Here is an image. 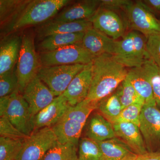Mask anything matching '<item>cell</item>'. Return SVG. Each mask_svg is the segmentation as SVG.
Instances as JSON below:
<instances>
[{
  "label": "cell",
  "instance_id": "obj_1",
  "mask_svg": "<svg viewBox=\"0 0 160 160\" xmlns=\"http://www.w3.org/2000/svg\"><path fill=\"white\" fill-rule=\"evenodd\" d=\"M126 68L114 59L112 55L103 54L92 61V78L86 100L97 103L116 90L126 78Z\"/></svg>",
  "mask_w": 160,
  "mask_h": 160
},
{
  "label": "cell",
  "instance_id": "obj_2",
  "mask_svg": "<svg viewBox=\"0 0 160 160\" xmlns=\"http://www.w3.org/2000/svg\"><path fill=\"white\" fill-rule=\"evenodd\" d=\"M96 107V103L86 99L76 106H70L62 118L51 127L58 142L78 145L87 120Z\"/></svg>",
  "mask_w": 160,
  "mask_h": 160
},
{
  "label": "cell",
  "instance_id": "obj_3",
  "mask_svg": "<svg viewBox=\"0 0 160 160\" xmlns=\"http://www.w3.org/2000/svg\"><path fill=\"white\" fill-rule=\"evenodd\" d=\"M69 2V0H30L7 27V31L14 32L28 26L45 22L54 17Z\"/></svg>",
  "mask_w": 160,
  "mask_h": 160
},
{
  "label": "cell",
  "instance_id": "obj_4",
  "mask_svg": "<svg viewBox=\"0 0 160 160\" xmlns=\"http://www.w3.org/2000/svg\"><path fill=\"white\" fill-rule=\"evenodd\" d=\"M146 41V37L138 32H130L117 41L112 56L126 68L141 67L151 59L147 51Z\"/></svg>",
  "mask_w": 160,
  "mask_h": 160
},
{
  "label": "cell",
  "instance_id": "obj_5",
  "mask_svg": "<svg viewBox=\"0 0 160 160\" xmlns=\"http://www.w3.org/2000/svg\"><path fill=\"white\" fill-rule=\"evenodd\" d=\"M33 34L30 32L24 34L16 66L19 91L22 93L27 85L37 76L42 65L39 56L37 53Z\"/></svg>",
  "mask_w": 160,
  "mask_h": 160
},
{
  "label": "cell",
  "instance_id": "obj_6",
  "mask_svg": "<svg viewBox=\"0 0 160 160\" xmlns=\"http://www.w3.org/2000/svg\"><path fill=\"white\" fill-rule=\"evenodd\" d=\"M85 66L75 64L42 66L37 76L56 97L64 93L72 80L82 70Z\"/></svg>",
  "mask_w": 160,
  "mask_h": 160
},
{
  "label": "cell",
  "instance_id": "obj_7",
  "mask_svg": "<svg viewBox=\"0 0 160 160\" xmlns=\"http://www.w3.org/2000/svg\"><path fill=\"white\" fill-rule=\"evenodd\" d=\"M42 66L82 64L87 65L94 59L93 56L82 44L70 45L52 51L40 52Z\"/></svg>",
  "mask_w": 160,
  "mask_h": 160
},
{
  "label": "cell",
  "instance_id": "obj_8",
  "mask_svg": "<svg viewBox=\"0 0 160 160\" xmlns=\"http://www.w3.org/2000/svg\"><path fill=\"white\" fill-rule=\"evenodd\" d=\"M57 142L50 127L38 129L24 140L16 160H43L46 153Z\"/></svg>",
  "mask_w": 160,
  "mask_h": 160
},
{
  "label": "cell",
  "instance_id": "obj_9",
  "mask_svg": "<svg viewBox=\"0 0 160 160\" xmlns=\"http://www.w3.org/2000/svg\"><path fill=\"white\" fill-rule=\"evenodd\" d=\"M157 106L156 102L144 104L140 115V131L149 152L160 148V110Z\"/></svg>",
  "mask_w": 160,
  "mask_h": 160
},
{
  "label": "cell",
  "instance_id": "obj_10",
  "mask_svg": "<svg viewBox=\"0 0 160 160\" xmlns=\"http://www.w3.org/2000/svg\"><path fill=\"white\" fill-rule=\"evenodd\" d=\"M20 131L30 135L34 131L33 119L28 103L19 91L9 96V103L3 114Z\"/></svg>",
  "mask_w": 160,
  "mask_h": 160
},
{
  "label": "cell",
  "instance_id": "obj_11",
  "mask_svg": "<svg viewBox=\"0 0 160 160\" xmlns=\"http://www.w3.org/2000/svg\"><path fill=\"white\" fill-rule=\"evenodd\" d=\"M129 23L135 31L146 38L160 33V21L142 2L131 3L126 9Z\"/></svg>",
  "mask_w": 160,
  "mask_h": 160
},
{
  "label": "cell",
  "instance_id": "obj_12",
  "mask_svg": "<svg viewBox=\"0 0 160 160\" xmlns=\"http://www.w3.org/2000/svg\"><path fill=\"white\" fill-rule=\"evenodd\" d=\"M94 29L112 39L123 37L125 27L123 21L113 10L100 6L94 15L89 19Z\"/></svg>",
  "mask_w": 160,
  "mask_h": 160
},
{
  "label": "cell",
  "instance_id": "obj_13",
  "mask_svg": "<svg viewBox=\"0 0 160 160\" xmlns=\"http://www.w3.org/2000/svg\"><path fill=\"white\" fill-rule=\"evenodd\" d=\"M22 94L28 103L33 117L49 105L55 98L38 76L27 85Z\"/></svg>",
  "mask_w": 160,
  "mask_h": 160
},
{
  "label": "cell",
  "instance_id": "obj_14",
  "mask_svg": "<svg viewBox=\"0 0 160 160\" xmlns=\"http://www.w3.org/2000/svg\"><path fill=\"white\" fill-rule=\"evenodd\" d=\"M92 78V62L86 65L72 80L63 95L70 106H75L87 98Z\"/></svg>",
  "mask_w": 160,
  "mask_h": 160
},
{
  "label": "cell",
  "instance_id": "obj_15",
  "mask_svg": "<svg viewBox=\"0 0 160 160\" xmlns=\"http://www.w3.org/2000/svg\"><path fill=\"white\" fill-rule=\"evenodd\" d=\"M70 106L63 94L55 98L49 105L34 116V131L54 126L62 118Z\"/></svg>",
  "mask_w": 160,
  "mask_h": 160
},
{
  "label": "cell",
  "instance_id": "obj_16",
  "mask_svg": "<svg viewBox=\"0 0 160 160\" xmlns=\"http://www.w3.org/2000/svg\"><path fill=\"white\" fill-rule=\"evenodd\" d=\"M100 6V1L86 0L80 1L62 10L50 22H69L81 20H89L94 15Z\"/></svg>",
  "mask_w": 160,
  "mask_h": 160
},
{
  "label": "cell",
  "instance_id": "obj_17",
  "mask_svg": "<svg viewBox=\"0 0 160 160\" xmlns=\"http://www.w3.org/2000/svg\"><path fill=\"white\" fill-rule=\"evenodd\" d=\"M116 42L117 40L92 27L85 32L82 44L92 56L96 57L106 53L112 55Z\"/></svg>",
  "mask_w": 160,
  "mask_h": 160
},
{
  "label": "cell",
  "instance_id": "obj_18",
  "mask_svg": "<svg viewBox=\"0 0 160 160\" xmlns=\"http://www.w3.org/2000/svg\"><path fill=\"white\" fill-rule=\"evenodd\" d=\"M85 127L86 138L96 142L117 137L113 125L98 112L90 114Z\"/></svg>",
  "mask_w": 160,
  "mask_h": 160
},
{
  "label": "cell",
  "instance_id": "obj_19",
  "mask_svg": "<svg viewBox=\"0 0 160 160\" xmlns=\"http://www.w3.org/2000/svg\"><path fill=\"white\" fill-rule=\"evenodd\" d=\"M117 137L128 145L138 156L148 152L139 127L132 123L121 122L113 124Z\"/></svg>",
  "mask_w": 160,
  "mask_h": 160
},
{
  "label": "cell",
  "instance_id": "obj_20",
  "mask_svg": "<svg viewBox=\"0 0 160 160\" xmlns=\"http://www.w3.org/2000/svg\"><path fill=\"white\" fill-rule=\"evenodd\" d=\"M89 20H81L69 22H49L38 30V37L41 40L49 36L61 33L86 32L92 28Z\"/></svg>",
  "mask_w": 160,
  "mask_h": 160
},
{
  "label": "cell",
  "instance_id": "obj_21",
  "mask_svg": "<svg viewBox=\"0 0 160 160\" xmlns=\"http://www.w3.org/2000/svg\"><path fill=\"white\" fill-rule=\"evenodd\" d=\"M97 143L102 153L103 160H135L138 157L119 138L116 137Z\"/></svg>",
  "mask_w": 160,
  "mask_h": 160
},
{
  "label": "cell",
  "instance_id": "obj_22",
  "mask_svg": "<svg viewBox=\"0 0 160 160\" xmlns=\"http://www.w3.org/2000/svg\"><path fill=\"white\" fill-rule=\"evenodd\" d=\"M126 78L144 100L145 104L156 102L150 76L144 65L128 70Z\"/></svg>",
  "mask_w": 160,
  "mask_h": 160
},
{
  "label": "cell",
  "instance_id": "obj_23",
  "mask_svg": "<svg viewBox=\"0 0 160 160\" xmlns=\"http://www.w3.org/2000/svg\"><path fill=\"white\" fill-rule=\"evenodd\" d=\"M22 43V37L14 36L1 43L0 75L14 69L17 63Z\"/></svg>",
  "mask_w": 160,
  "mask_h": 160
},
{
  "label": "cell",
  "instance_id": "obj_24",
  "mask_svg": "<svg viewBox=\"0 0 160 160\" xmlns=\"http://www.w3.org/2000/svg\"><path fill=\"white\" fill-rule=\"evenodd\" d=\"M85 32L61 33L49 36L39 43L41 52L52 51L70 45L82 44Z\"/></svg>",
  "mask_w": 160,
  "mask_h": 160
},
{
  "label": "cell",
  "instance_id": "obj_25",
  "mask_svg": "<svg viewBox=\"0 0 160 160\" xmlns=\"http://www.w3.org/2000/svg\"><path fill=\"white\" fill-rule=\"evenodd\" d=\"M30 0H1V26L7 27L17 17L20 12L27 6Z\"/></svg>",
  "mask_w": 160,
  "mask_h": 160
},
{
  "label": "cell",
  "instance_id": "obj_26",
  "mask_svg": "<svg viewBox=\"0 0 160 160\" xmlns=\"http://www.w3.org/2000/svg\"><path fill=\"white\" fill-rule=\"evenodd\" d=\"M122 109L116 91L103 98L97 104V110L112 125Z\"/></svg>",
  "mask_w": 160,
  "mask_h": 160
},
{
  "label": "cell",
  "instance_id": "obj_27",
  "mask_svg": "<svg viewBox=\"0 0 160 160\" xmlns=\"http://www.w3.org/2000/svg\"><path fill=\"white\" fill-rule=\"evenodd\" d=\"M78 145L57 142L46 153L43 160H78Z\"/></svg>",
  "mask_w": 160,
  "mask_h": 160
},
{
  "label": "cell",
  "instance_id": "obj_28",
  "mask_svg": "<svg viewBox=\"0 0 160 160\" xmlns=\"http://www.w3.org/2000/svg\"><path fill=\"white\" fill-rule=\"evenodd\" d=\"M123 108L139 104L144 106L145 101L140 96L131 83L126 78L116 90Z\"/></svg>",
  "mask_w": 160,
  "mask_h": 160
},
{
  "label": "cell",
  "instance_id": "obj_29",
  "mask_svg": "<svg viewBox=\"0 0 160 160\" xmlns=\"http://www.w3.org/2000/svg\"><path fill=\"white\" fill-rule=\"evenodd\" d=\"M78 160H103L97 142L87 138H81L78 148Z\"/></svg>",
  "mask_w": 160,
  "mask_h": 160
},
{
  "label": "cell",
  "instance_id": "obj_30",
  "mask_svg": "<svg viewBox=\"0 0 160 160\" xmlns=\"http://www.w3.org/2000/svg\"><path fill=\"white\" fill-rule=\"evenodd\" d=\"M24 140L1 137L0 160H16Z\"/></svg>",
  "mask_w": 160,
  "mask_h": 160
},
{
  "label": "cell",
  "instance_id": "obj_31",
  "mask_svg": "<svg viewBox=\"0 0 160 160\" xmlns=\"http://www.w3.org/2000/svg\"><path fill=\"white\" fill-rule=\"evenodd\" d=\"M17 91H19V86L16 69L0 75V98L8 96Z\"/></svg>",
  "mask_w": 160,
  "mask_h": 160
},
{
  "label": "cell",
  "instance_id": "obj_32",
  "mask_svg": "<svg viewBox=\"0 0 160 160\" xmlns=\"http://www.w3.org/2000/svg\"><path fill=\"white\" fill-rule=\"evenodd\" d=\"M144 66L150 76L154 99L158 106H160V69L152 59Z\"/></svg>",
  "mask_w": 160,
  "mask_h": 160
},
{
  "label": "cell",
  "instance_id": "obj_33",
  "mask_svg": "<svg viewBox=\"0 0 160 160\" xmlns=\"http://www.w3.org/2000/svg\"><path fill=\"white\" fill-rule=\"evenodd\" d=\"M143 106L141 104H135L123 108L113 124L121 122L132 123L139 127L140 115Z\"/></svg>",
  "mask_w": 160,
  "mask_h": 160
},
{
  "label": "cell",
  "instance_id": "obj_34",
  "mask_svg": "<svg viewBox=\"0 0 160 160\" xmlns=\"http://www.w3.org/2000/svg\"><path fill=\"white\" fill-rule=\"evenodd\" d=\"M0 135L3 137L22 140L28 137L17 129L6 116L0 118Z\"/></svg>",
  "mask_w": 160,
  "mask_h": 160
},
{
  "label": "cell",
  "instance_id": "obj_35",
  "mask_svg": "<svg viewBox=\"0 0 160 160\" xmlns=\"http://www.w3.org/2000/svg\"><path fill=\"white\" fill-rule=\"evenodd\" d=\"M146 38V47L148 53L160 69V33L150 35Z\"/></svg>",
  "mask_w": 160,
  "mask_h": 160
},
{
  "label": "cell",
  "instance_id": "obj_36",
  "mask_svg": "<svg viewBox=\"0 0 160 160\" xmlns=\"http://www.w3.org/2000/svg\"><path fill=\"white\" fill-rule=\"evenodd\" d=\"M132 3L128 0H102L100 1V6L112 10L123 8L126 9Z\"/></svg>",
  "mask_w": 160,
  "mask_h": 160
},
{
  "label": "cell",
  "instance_id": "obj_37",
  "mask_svg": "<svg viewBox=\"0 0 160 160\" xmlns=\"http://www.w3.org/2000/svg\"><path fill=\"white\" fill-rule=\"evenodd\" d=\"M135 160H160V151L148 152L146 154L138 156Z\"/></svg>",
  "mask_w": 160,
  "mask_h": 160
},
{
  "label": "cell",
  "instance_id": "obj_38",
  "mask_svg": "<svg viewBox=\"0 0 160 160\" xmlns=\"http://www.w3.org/2000/svg\"><path fill=\"white\" fill-rule=\"evenodd\" d=\"M147 3L150 4L155 9L160 11V0H149L146 1Z\"/></svg>",
  "mask_w": 160,
  "mask_h": 160
}]
</instances>
